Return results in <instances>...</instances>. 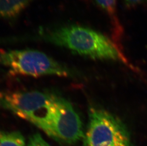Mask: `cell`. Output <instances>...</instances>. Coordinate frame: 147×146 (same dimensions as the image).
Segmentation results:
<instances>
[{
	"label": "cell",
	"mask_w": 147,
	"mask_h": 146,
	"mask_svg": "<svg viewBox=\"0 0 147 146\" xmlns=\"http://www.w3.org/2000/svg\"><path fill=\"white\" fill-rule=\"evenodd\" d=\"M42 40L90 58L124 60L116 43L102 33L81 25H64L46 29Z\"/></svg>",
	"instance_id": "obj_1"
},
{
	"label": "cell",
	"mask_w": 147,
	"mask_h": 146,
	"mask_svg": "<svg viewBox=\"0 0 147 146\" xmlns=\"http://www.w3.org/2000/svg\"><path fill=\"white\" fill-rule=\"evenodd\" d=\"M54 94L38 91L0 92V107L10 111L46 133L53 113Z\"/></svg>",
	"instance_id": "obj_2"
},
{
	"label": "cell",
	"mask_w": 147,
	"mask_h": 146,
	"mask_svg": "<svg viewBox=\"0 0 147 146\" xmlns=\"http://www.w3.org/2000/svg\"><path fill=\"white\" fill-rule=\"evenodd\" d=\"M0 64L16 74L39 77H68L72 73L67 67L41 51L33 50H0Z\"/></svg>",
	"instance_id": "obj_3"
},
{
	"label": "cell",
	"mask_w": 147,
	"mask_h": 146,
	"mask_svg": "<svg viewBox=\"0 0 147 146\" xmlns=\"http://www.w3.org/2000/svg\"><path fill=\"white\" fill-rule=\"evenodd\" d=\"M84 143L90 146H131L128 130L121 121L102 109L91 108Z\"/></svg>",
	"instance_id": "obj_4"
},
{
	"label": "cell",
	"mask_w": 147,
	"mask_h": 146,
	"mask_svg": "<svg viewBox=\"0 0 147 146\" xmlns=\"http://www.w3.org/2000/svg\"><path fill=\"white\" fill-rule=\"evenodd\" d=\"M46 134L66 145H74L84 136L79 115L68 100L55 94L53 110Z\"/></svg>",
	"instance_id": "obj_5"
},
{
	"label": "cell",
	"mask_w": 147,
	"mask_h": 146,
	"mask_svg": "<svg viewBox=\"0 0 147 146\" xmlns=\"http://www.w3.org/2000/svg\"><path fill=\"white\" fill-rule=\"evenodd\" d=\"M34 0H0V18L13 20Z\"/></svg>",
	"instance_id": "obj_6"
},
{
	"label": "cell",
	"mask_w": 147,
	"mask_h": 146,
	"mask_svg": "<svg viewBox=\"0 0 147 146\" xmlns=\"http://www.w3.org/2000/svg\"><path fill=\"white\" fill-rule=\"evenodd\" d=\"M94 1L110 19L114 38H119L123 30L117 14L116 0H94Z\"/></svg>",
	"instance_id": "obj_7"
},
{
	"label": "cell",
	"mask_w": 147,
	"mask_h": 146,
	"mask_svg": "<svg viewBox=\"0 0 147 146\" xmlns=\"http://www.w3.org/2000/svg\"><path fill=\"white\" fill-rule=\"evenodd\" d=\"M0 146H27L25 139L19 131L0 130Z\"/></svg>",
	"instance_id": "obj_8"
},
{
	"label": "cell",
	"mask_w": 147,
	"mask_h": 146,
	"mask_svg": "<svg viewBox=\"0 0 147 146\" xmlns=\"http://www.w3.org/2000/svg\"><path fill=\"white\" fill-rule=\"evenodd\" d=\"M27 146H51L38 133L33 134L30 137Z\"/></svg>",
	"instance_id": "obj_9"
},
{
	"label": "cell",
	"mask_w": 147,
	"mask_h": 146,
	"mask_svg": "<svg viewBox=\"0 0 147 146\" xmlns=\"http://www.w3.org/2000/svg\"><path fill=\"white\" fill-rule=\"evenodd\" d=\"M124 1L127 6L133 7L144 4L147 2V0H124Z\"/></svg>",
	"instance_id": "obj_10"
},
{
	"label": "cell",
	"mask_w": 147,
	"mask_h": 146,
	"mask_svg": "<svg viewBox=\"0 0 147 146\" xmlns=\"http://www.w3.org/2000/svg\"><path fill=\"white\" fill-rule=\"evenodd\" d=\"M83 146H89V145H88L87 144L85 143H83Z\"/></svg>",
	"instance_id": "obj_11"
}]
</instances>
